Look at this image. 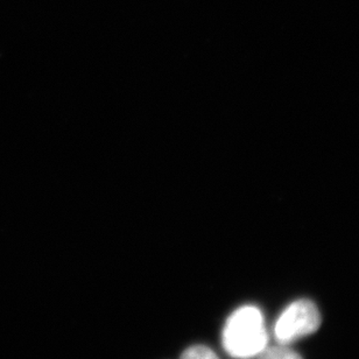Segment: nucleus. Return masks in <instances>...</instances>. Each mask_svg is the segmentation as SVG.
I'll return each mask as SVG.
<instances>
[{
    "label": "nucleus",
    "mask_w": 359,
    "mask_h": 359,
    "mask_svg": "<svg viewBox=\"0 0 359 359\" xmlns=\"http://www.w3.org/2000/svg\"><path fill=\"white\" fill-rule=\"evenodd\" d=\"M180 359H219L217 355L205 346H193L183 351Z\"/></svg>",
    "instance_id": "20e7f679"
},
{
    "label": "nucleus",
    "mask_w": 359,
    "mask_h": 359,
    "mask_svg": "<svg viewBox=\"0 0 359 359\" xmlns=\"http://www.w3.org/2000/svg\"><path fill=\"white\" fill-rule=\"evenodd\" d=\"M223 346L236 359H251L269 346V335L259 308L243 306L233 311L224 325Z\"/></svg>",
    "instance_id": "f257e3e1"
},
{
    "label": "nucleus",
    "mask_w": 359,
    "mask_h": 359,
    "mask_svg": "<svg viewBox=\"0 0 359 359\" xmlns=\"http://www.w3.org/2000/svg\"><path fill=\"white\" fill-rule=\"evenodd\" d=\"M320 325L321 314L314 302L309 300L294 301L278 318L274 327V336L278 344L290 346L297 339L318 332Z\"/></svg>",
    "instance_id": "f03ea898"
},
{
    "label": "nucleus",
    "mask_w": 359,
    "mask_h": 359,
    "mask_svg": "<svg viewBox=\"0 0 359 359\" xmlns=\"http://www.w3.org/2000/svg\"><path fill=\"white\" fill-rule=\"evenodd\" d=\"M257 359H302V357L290 349V346L278 344L276 346H267L263 353L257 356Z\"/></svg>",
    "instance_id": "7ed1b4c3"
}]
</instances>
